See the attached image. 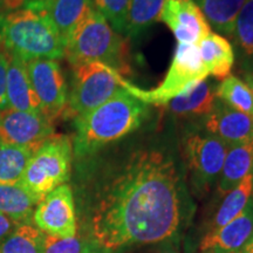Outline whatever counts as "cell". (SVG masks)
Segmentation results:
<instances>
[{"label": "cell", "mask_w": 253, "mask_h": 253, "mask_svg": "<svg viewBox=\"0 0 253 253\" xmlns=\"http://www.w3.org/2000/svg\"><path fill=\"white\" fill-rule=\"evenodd\" d=\"M185 185L166 144L132 148L109 168L91 209V232L107 251L156 244L181 225Z\"/></svg>", "instance_id": "obj_1"}, {"label": "cell", "mask_w": 253, "mask_h": 253, "mask_svg": "<svg viewBox=\"0 0 253 253\" xmlns=\"http://www.w3.org/2000/svg\"><path fill=\"white\" fill-rule=\"evenodd\" d=\"M149 114V104L122 88L107 102L74 119L73 150L79 157L90 156L137 130Z\"/></svg>", "instance_id": "obj_2"}, {"label": "cell", "mask_w": 253, "mask_h": 253, "mask_svg": "<svg viewBox=\"0 0 253 253\" xmlns=\"http://www.w3.org/2000/svg\"><path fill=\"white\" fill-rule=\"evenodd\" d=\"M65 41L34 0L26 7L0 14V47L7 55L31 61L65 56Z\"/></svg>", "instance_id": "obj_3"}, {"label": "cell", "mask_w": 253, "mask_h": 253, "mask_svg": "<svg viewBox=\"0 0 253 253\" xmlns=\"http://www.w3.org/2000/svg\"><path fill=\"white\" fill-rule=\"evenodd\" d=\"M126 40L93 8L66 40L65 58L72 66L101 62L119 73L128 71Z\"/></svg>", "instance_id": "obj_4"}, {"label": "cell", "mask_w": 253, "mask_h": 253, "mask_svg": "<svg viewBox=\"0 0 253 253\" xmlns=\"http://www.w3.org/2000/svg\"><path fill=\"white\" fill-rule=\"evenodd\" d=\"M209 77L207 68L199 55L197 43L196 45H182L177 43L172 61L168 69L163 81L156 88L145 90L132 84L125 78H121V86L132 96L143 101L147 104L162 106L167 104L179 95L191 89L198 82Z\"/></svg>", "instance_id": "obj_5"}, {"label": "cell", "mask_w": 253, "mask_h": 253, "mask_svg": "<svg viewBox=\"0 0 253 253\" xmlns=\"http://www.w3.org/2000/svg\"><path fill=\"white\" fill-rule=\"evenodd\" d=\"M72 157L71 138L65 135L50 136L31 157L20 184L41 201L68 181L71 177Z\"/></svg>", "instance_id": "obj_6"}, {"label": "cell", "mask_w": 253, "mask_h": 253, "mask_svg": "<svg viewBox=\"0 0 253 253\" xmlns=\"http://www.w3.org/2000/svg\"><path fill=\"white\" fill-rule=\"evenodd\" d=\"M72 81L63 118L77 119L101 104L122 89L123 75L101 62L72 66Z\"/></svg>", "instance_id": "obj_7"}, {"label": "cell", "mask_w": 253, "mask_h": 253, "mask_svg": "<svg viewBox=\"0 0 253 253\" xmlns=\"http://www.w3.org/2000/svg\"><path fill=\"white\" fill-rule=\"evenodd\" d=\"M229 145L202 128H191L183 137V154L192 185L205 192L219 178Z\"/></svg>", "instance_id": "obj_8"}, {"label": "cell", "mask_w": 253, "mask_h": 253, "mask_svg": "<svg viewBox=\"0 0 253 253\" xmlns=\"http://www.w3.org/2000/svg\"><path fill=\"white\" fill-rule=\"evenodd\" d=\"M27 71L41 113L54 122L63 116L68 99V86L61 66L56 60L36 59L27 61Z\"/></svg>", "instance_id": "obj_9"}, {"label": "cell", "mask_w": 253, "mask_h": 253, "mask_svg": "<svg viewBox=\"0 0 253 253\" xmlns=\"http://www.w3.org/2000/svg\"><path fill=\"white\" fill-rule=\"evenodd\" d=\"M38 229L56 238H74L77 235L74 196L71 186L62 184L45 196L33 212Z\"/></svg>", "instance_id": "obj_10"}, {"label": "cell", "mask_w": 253, "mask_h": 253, "mask_svg": "<svg viewBox=\"0 0 253 253\" xmlns=\"http://www.w3.org/2000/svg\"><path fill=\"white\" fill-rule=\"evenodd\" d=\"M54 135V125L40 112L0 110V142L38 149Z\"/></svg>", "instance_id": "obj_11"}, {"label": "cell", "mask_w": 253, "mask_h": 253, "mask_svg": "<svg viewBox=\"0 0 253 253\" xmlns=\"http://www.w3.org/2000/svg\"><path fill=\"white\" fill-rule=\"evenodd\" d=\"M160 21L175 36L177 43L196 45L211 32L207 18L194 0H164Z\"/></svg>", "instance_id": "obj_12"}, {"label": "cell", "mask_w": 253, "mask_h": 253, "mask_svg": "<svg viewBox=\"0 0 253 253\" xmlns=\"http://www.w3.org/2000/svg\"><path fill=\"white\" fill-rule=\"evenodd\" d=\"M203 128L229 147L253 138V118L231 108L217 97L212 110L204 116Z\"/></svg>", "instance_id": "obj_13"}, {"label": "cell", "mask_w": 253, "mask_h": 253, "mask_svg": "<svg viewBox=\"0 0 253 253\" xmlns=\"http://www.w3.org/2000/svg\"><path fill=\"white\" fill-rule=\"evenodd\" d=\"M253 236V196L244 210L230 223L210 231L201 243L202 251L216 250L225 253H240Z\"/></svg>", "instance_id": "obj_14"}, {"label": "cell", "mask_w": 253, "mask_h": 253, "mask_svg": "<svg viewBox=\"0 0 253 253\" xmlns=\"http://www.w3.org/2000/svg\"><path fill=\"white\" fill-rule=\"evenodd\" d=\"M6 100L8 108L20 112H40V103L27 71V62L14 55H7Z\"/></svg>", "instance_id": "obj_15"}, {"label": "cell", "mask_w": 253, "mask_h": 253, "mask_svg": "<svg viewBox=\"0 0 253 253\" xmlns=\"http://www.w3.org/2000/svg\"><path fill=\"white\" fill-rule=\"evenodd\" d=\"M199 55L207 68L209 77L225 79L231 74L235 65V49L226 38L210 32L197 43Z\"/></svg>", "instance_id": "obj_16"}, {"label": "cell", "mask_w": 253, "mask_h": 253, "mask_svg": "<svg viewBox=\"0 0 253 253\" xmlns=\"http://www.w3.org/2000/svg\"><path fill=\"white\" fill-rule=\"evenodd\" d=\"M253 172V138L231 145L227 149L221 169L218 192L220 196L229 194L246 176Z\"/></svg>", "instance_id": "obj_17"}, {"label": "cell", "mask_w": 253, "mask_h": 253, "mask_svg": "<svg viewBox=\"0 0 253 253\" xmlns=\"http://www.w3.org/2000/svg\"><path fill=\"white\" fill-rule=\"evenodd\" d=\"M217 86L211 80L198 82L186 93L179 95L167 103L173 115L179 118L207 116L213 108L217 100Z\"/></svg>", "instance_id": "obj_18"}, {"label": "cell", "mask_w": 253, "mask_h": 253, "mask_svg": "<svg viewBox=\"0 0 253 253\" xmlns=\"http://www.w3.org/2000/svg\"><path fill=\"white\" fill-rule=\"evenodd\" d=\"M39 4L65 43L73 30L94 8L91 0H39Z\"/></svg>", "instance_id": "obj_19"}, {"label": "cell", "mask_w": 253, "mask_h": 253, "mask_svg": "<svg viewBox=\"0 0 253 253\" xmlns=\"http://www.w3.org/2000/svg\"><path fill=\"white\" fill-rule=\"evenodd\" d=\"M40 199L19 183H0V212L14 223H27Z\"/></svg>", "instance_id": "obj_20"}, {"label": "cell", "mask_w": 253, "mask_h": 253, "mask_svg": "<svg viewBox=\"0 0 253 253\" xmlns=\"http://www.w3.org/2000/svg\"><path fill=\"white\" fill-rule=\"evenodd\" d=\"M210 27L231 37L236 19L248 0H194Z\"/></svg>", "instance_id": "obj_21"}, {"label": "cell", "mask_w": 253, "mask_h": 253, "mask_svg": "<svg viewBox=\"0 0 253 253\" xmlns=\"http://www.w3.org/2000/svg\"><path fill=\"white\" fill-rule=\"evenodd\" d=\"M164 0H129L123 33L136 38L160 21Z\"/></svg>", "instance_id": "obj_22"}, {"label": "cell", "mask_w": 253, "mask_h": 253, "mask_svg": "<svg viewBox=\"0 0 253 253\" xmlns=\"http://www.w3.org/2000/svg\"><path fill=\"white\" fill-rule=\"evenodd\" d=\"M253 196V172L250 173L229 194L225 195L212 221V230H218L235 219L244 210Z\"/></svg>", "instance_id": "obj_23"}, {"label": "cell", "mask_w": 253, "mask_h": 253, "mask_svg": "<svg viewBox=\"0 0 253 253\" xmlns=\"http://www.w3.org/2000/svg\"><path fill=\"white\" fill-rule=\"evenodd\" d=\"M45 238L37 226L21 223L0 243V253H42Z\"/></svg>", "instance_id": "obj_24"}, {"label": "cell", "mask_w": 253, "mask_h": 253, "mask_svg": "<svg viewBox=\"0 0 253 253\" xmlns=\"http://www.w3.org/2000/svg\"><path fill=\"white\" fill-rule=\"evenodd\" d=\"M37 149L0 142V183H19Z\"/></svg>", "instance_id": "obj_25"}, {"label": "cell", "mask_w": 253, "mask_h": 253, "mask_svg": "<svg viewBox=\"0 0 253 253\" xmlns=\"http://www.w3.org/2000/svg\"><path fill=\"white\" fill-rule=\"evenodd\" d=\"M216 94L218 99L231 108L253 118V93L244 80L229 75L218 84Z\"/></svg>", "instance_id": "obj_26"}, {"label": "cell", "mask_w": 253, "mask_h": 253, "mask_svg": "<svg viewBox=\"0 0 253 253\" xmlns=\"http://www.w3.org/2000/svg\"><path fill=\"white\" fill-rule=\"evenodd\" d=\"M231 38L249 72H253V0H248L240 9Z\"/></svg>", "instance_id": "obj_27"}, {"label": "cell", "mask_w": 253, "mask_h": 253, "mask_svg": "<svg viewBox=\"0 0 253 253\" xmlns=\"http://www.w3.org/2000/svg\"><path fill=\"white\" fill-rule=\"evenodd\" d=\"M94 8L100 12L118 33H123L129 0H91Z\"/></svg>", "instance_id": "obj_28"}, {"label": "cell", "mask_w": 253, "mask_h": 253, "mask_svg": "<svg viewBox=\"0 0 253 253\" xmlns=\"http://www.w3.org/2000/svg\"><path fill=\"white\" fill-rule=\"evenodd\" d=\"M42 253H82L81 242L78 238H56L46 235Z\"/></svg>", "instance_id": "obj_29"}, {"label": "cell", "mask_w": 253, "mask_h": 253, "mask_svg": "<svg viewBox=\"0 0 253 253\" xmlns=\"http://www.w3.org/2000/svg\"><path fill=\"white\" fill-rule=\"evenodd\" d=\"M8 56L0 47V110L8 108L6 100V72H7Z\"/></svg>", "instance_id": "obj_30"}, {"label": "cell", "mask_w": 253, "mask_h": 253, "mask_svg": "<svg viewBox=\"0 0 253 253\" xmlns=\"http://www.w3.org/2000/svg\"><path fill=\"white\" fill-rule=\"evenodd\" d=\"M34 0H0V14L26 7Z\"/></svg>", "instance_id": "obj_31"}, {"label": "cell", "mask_w": 253, "mask_h": 253, "mask_svg": "<svg viewBox=\"0 0 253 253\" xmlns=\"http://www.w3.org/2000/svg\"><path fill=\"white\" fill-rule=\"evenodd\" d=\"M17 223H14L13 220L9 219L7 216H5L4 213L0 212V243L7 237L12 231L14 230V227Z\"/></svg>", "instance_id": "obj_32"}, {"label": "cell", "mask_w": 253, "mask_h": 253, "mask_svg": "<svg viewBox=\"0 0 253 253\" xmlns=\"http://www.w3.org/2000/svg\"><path fill=\"white\" fill-rule=\"evenodd\" d=\"M244 81L246 82V84H248V86L251 88V90H252V93H253V72L245 73Z\"/></svg>", "instance_id": "obj_33"}, {"label": "cell", "mask_w": 253, "mask_h": 253, "mask_svg": "<svg viewBox=\"0 0 253 253\" xmlns=\"http://www.w3.org/2000/svg\"><path fill=\"white\" fill-rule=\"evenodd\" d=\"M240 253H253V236H252V238L250 239L248 243H246V245L243 248Z\"/></svg>", "instance_id": "obj_34"}, {"label": "cell", "mask_w": 253, "mask_h": 253, "mask_svg": "<svg viewBox=\"0 0 253 253\" xmlns=\"http://www.w3.org/2000/svg\"><path fill=\"white\" fill-rule=\"evenodd\" d=\"M153 253H178L177 251H175V250L172 249H169V250H160V251H156V252H153Z\"/></svg>", "instance_id": "obj_35"}, {"label": "cell", "mask_w": 253, "mask_h": 253, "mask_svg": "<svg viewBox=\"0 0 253 253\" xmlns=\"http://www.w3.org/2000/svg\"><path fill=\"white\" fill-rule=\"evenodd\" d=\"M203 253H225V252H220V251H216V250H208V251H204Z\"/></svg>", "instance_id": "obj_36"}]
</instances>
